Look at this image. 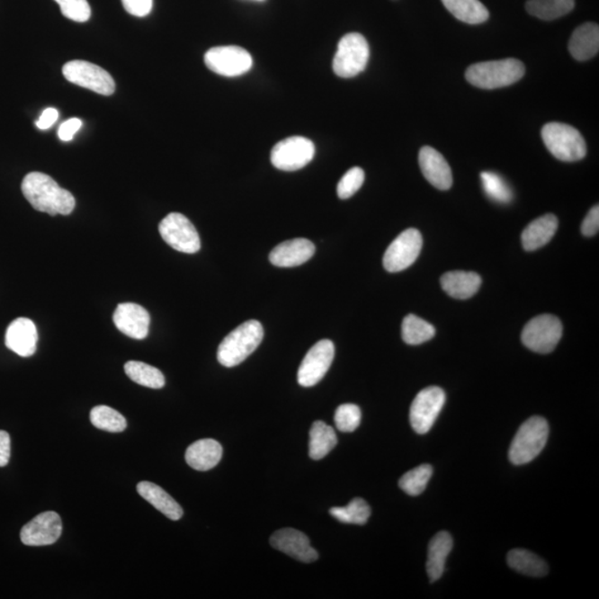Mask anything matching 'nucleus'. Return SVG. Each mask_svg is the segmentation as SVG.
Listing matches in <instances>:
<instances>
[{
    "label": "nucleus",
    "mask_w": 599,
    "mask_h": 599,
    "mask_svg": "<svg viewBox=\"0 0 599 599\" xmlns=\"http://www.w3.org/2000/svg\"><path fill=\"white\" fill-rule=\"evenodd\" d=\"M563 326L559 317L550 315L539 316L527 323L522 332V342L536 353L553 352L562 339Z\"/></svg>",
    "instance_id": "7"
},
{
    "label": "nucleus",
    "mask_w": 599,
    "mask_h": 599,
    "mask_svg": "<svg viewBox=\"0 0 599 599\" xmlns=\"http://www.w3.org/2000/svg\"><path fill=\"white\" fill-rule=\"evenodd\" d=\"M570 55L578 61L592 59L599 50V27L597 23L586 22L575 30L570 37Z\"/></svg>",
    "instance_id": "22"
},
{
    "label": "nucleus",
    "mask_w": 599,
    "mask_h": 599,
    "mask_svg": "<svg viewBox=\"0 0 599 599\" xmlns=\"http://www.w3.org/2000/svg\"><path fill=\"white\" fill-rule=\"evenodd\" d=\"M433 474V468L429 464H423L408 470L398 481L402 491L411 496H420L426 488Z\"/></svg>",
    "instance_id": "35"
},
{
    "label": "nucleus",
    "mask_w": 599,
    "mask_h": 599,
    "mask_svg": "<svg viewBox=\"0 0 599 599\" xmlns=\"http://www.w3.org/2000/svg\"><path fill=\"white\" fill-rule=\"evenodd\" d=\"M137 491L164 515L173 521H178L183 515V507L171 497L164 488L150 482H140L137 485Z\"/></svg>",
    "instance_id": "25"
},
{
    "label": "nucleus",
    "mask_w": 599,
    "mask_h": 599,
    "mask_svg": "<svg viewBox=\"0 0 599 599\" xmlns=\"http://www.w3.org/2000/svg\"><path fill=\"white\" fill-rule=\"evenodd\" d=\"M159 232L165 244L183 254H197L201 248L196 228L182 213L173 212L166 216L160 222Z\"/></svg>",
    "instance_id": "8"
},
{
    "label": "nucleus",
    "mask_w": 599,
    "mask_h": 599,
    "mask_svg": "<svg viewBox=\"0 0 599 599\" xmlns=\"http://www.w3.org/2000/svg\"><path fill=\"white\" fill-rule=\"evenodd\" d=\"M335 348L330 340H321L308 350L298 371V382L311 388L321 381L335 359Z\"/></svg>",
    "instance_id": "14"
},
{
    "label": "nucleus",
    "mask_w": 599,
    "mask_h": 599,
    "mask_svg": "<svg viewBox=\"0 0 599 599\" xmlns=\"http://www.w3.org/2000/svg\"><path fill=\"white\" fill-rule=\"evenodd\" d=\"M66 18L77 22H85L92 16L87 0H55Z\"/></svg>",
    "instance_id": "39"
},
{
    "label": "nucleus",
    "mask_w": 599,
    "mask_h": 599,
    "mask_svg": "<svg viewBox=\"0 0 599 599\" xmlns=\"http://www.w3.org/2000/svg\"><path fill=\"white\" fill-rule=\"evenodd\" d=\"M316 155L315 144L308 138L289 137L271 151V163L282 171H297L310 164Z\"/></svg>",
    "instance_id": "10"
},
{
    "label": "nucleus",
    "mask_w": 599,
    "mask_h": 599,
    "mask_svg": "<svg viewBox=\"0 0 599 599\" xmlns=\"http://www.w3.org/2000/svg\"><path fill=\"white\" fill-rule=\"evenodd\" d=\"M418 163L425 178L433 187L439 190H449L453 184V174L451 166L439 151L430 146L423 147L418 155Z\"/></svg>",
    "instance_id": "18"
},
{
    "label": "nucleus",
    "mask_w": 599,
    "mask_h": 599,
    "mask_svg": "<svg viewBox=\"0 0 599 599\" xmlns=\"http://www.w3.org/2000/svg\"><path fill=\"white\" fill-rule=\"evenodd\" d=\"M435 335V327L431 323L415 315L404 317L402 323V337L407 344L420 345L430 341Z\"/></svg>",
    "instance_id": "32"
},
{
    "label": "nucleus",
    "mask_w": 599,
    "mask_h": 599,
    "mask_svg": "<svg viewBox=\"0 0 599 599\" xmlns=\"http://www.w3.org/2000/svg\"><path fill=\"white\" fill-rule=\"evenodd\" d=\"M423 237L421 232L407 229L389 246L383 256V265L388 273H396L411 266L421 254Z\"/></svg>",
    "instance_id": "12"
},
{
    "label": "nucleus",
    "mask_w": 599,
    "mask_h": 599,
    "mask_svg": "<svg viewBox=\"0 0 599 599\" xmlns=\"http://www.w3.org/2000/svg\"><path fill=\"white\" fill-rule=\"evenodd\" d=\"M38 333L35 323L27 317H18L11 323L4 337V344L9 350L22 358L35 354Z\"/></svg>",
    "instance_id": "20"
},
{
    "label": "nucleus",
    "mask_w": 599,
    "mask_h": 599,
    "mask_svg": "<svg viewBox=\"0 0 599 599\" xmlns=\"http://www.w3.org/2000/svg\"><path fill=\"white\" fill-rule=\"evenodd\" d=\"M256 2H264V0H256Z\"/></svg>",
    "instance_id": "45"
},
{
    "label": "nucleus",
    "mask_w": 599,
    "mask_h": 599,
    "mask_svg": "<svg viewBox=\"0 0 599 599\" xmlns=\"http://www.w3.org/2000/svg\"><path fill=\"white\" fill-rule=\"evenodd\" d=\"M123 7L130 15L145 17L149 15L152 9V0H122Z\"/></svg>",
    "instance_id": "40"
},
{
    "label": "nucleus",
    "mask_w": 599,
    "mask_h": 599,
    "mask_svg": "<svg viewBox=\"0 0 599 599\" xmlns=\"http://www.w3.org/2000/svg\"><path fill=\"white\" fill-rule=\"evenodd\" d=\"M524 75L525 66L522 61L507 58L469 66L465 77L474 87L498 89L517 83Z\"/></svg>",
    "instance_id": "3"
},
{
    "label": "nucleus",
    "mask_w": 599,
    "mask_h": 599,
    "mask_svg": "<svg viewBox=\"0 0 599 599\" xmlns=\"http://www.w3.org/2000/svg\"><path fill=\"white\" fill-rule=\"evenodd\" d=\"M453 549V539L448 532H440L433 537L429 545L426 570L431 582H436L445 570L446 559Z\"/></svg>",
    "instance_id": "26"
},
{
    "label": "nucleus",
    "mask_w": 599,
    "mask_h": 599,
    "mask_svg": "<svg viewBox=\"0 0 599 599\" xmlns=\"http://www.w3.org/2000/svg\"><path fill=\"white\" fill-rule=\"evenodd\" d=\"M362 413L355 404H342L336 408L335 422L336 429L344 432H354L360 426Z\"/></svg>",
    "instance_id": "37"
},
{
    "label": "nucleus",
    "mask_w": 599,
    "mask_h": 599,
    "mask_svg": "<svg viewBox=\"0 0 599 599\" xmlns=\"http://www.w3.org/2000/svg\"><path fill=\"white\" fill-rule=\"evenodd\" d=\"M559 219L545 215L532 221L522 233V244L526 251H535L548 245L558 231Z\"/></svg>",
    "instance_id": "23"
},
{
    "label": "nucleus",
    "mask_w": 599,
    "mask_h": 599,
    "mask_svg": "<svg viewBox=\"0 0 599 599\" xmlns=\"http://www.w3.org/2000/svg\"><path fill=\"white\" fill-rule=\"evenodd\" d=\"M222 446L212 439L194 442L185 451V460L190 468L196 470H206L216 468L222 459Z\"/></svg>",
    "instance_id": "21"
},
{
    "label": "nucleus",
    "mask_w": 599,
    "mask_h": 599,
    "mask_svg": "<svg viewBox=\"0 0 599 599\" xmlns=\"http://www.w3.org/2000/svg\"><path fill=\"white\" fill-rule=\"evenodd\" d=\"M370 58V47L365 37L351 32L341 38L333 59V71L341 78H353L362 73Z\"/></svg>",
    "instance_id": "6"
},
{
    "label": "nucleus",
    "mask_w": 599,
    "mask_h": 599,
    "mask_svg": "<svg viewBox=\"0 0 599 599\" xmlns=\"http://www.w3.org/2000/svg\"><path fill=\"white\" fill-rule=\"evenodd\" d=\"M482 279L478 273L451 271L442 275L441 285L450 297L459 300L472 298L481 288Z\"/></svg>",
    "instance_id": "24"
},
{
    "label": "nucleus",
    "mask_w": 599,
    "mask_h": 599,
    "mask_svg": "<svg viewBox=\"0 0 599 599\" xmlns=\"http://www.w3.org/2000/svg\"><path fill=\"white\" fill-rule=\"evenodd\" d=\"M575 7V0H529L526 11L541 21H554L568 15Z\"/></svg>",
    "instance_id": "30"
},
{
    "label": "nucleus",
    "mask_w": 599,
    "mask_h": 599,
    "mask_svg": "<svg viewBox=\"0 0 599 599\" xmlns=\"http://www.w3.org/2000/svg\"><path fill=\"white\" fill-rule=\"evenodd\" d=\"M125 372L131 381L149 389H163L165 375L161 371L139 361H130L125 364Z\"/></svg>",
    "instance_id": "31"
},
{
    "label": "nucleus",
    "mask_w": 599,
    "mask_h": 599,
    "mask_svg": "<svg viewBox=\"0 0 599 599\" xmlns=\"http://www.w3.org/2000/svg\"><path fill=\"white\" fill-rule=\"evenodd\" d=\"M507 563L516 572L532 577H543L549 573V566L540 556L527 550H513L507 555Z\"/></svg>",
    "instance_id": "28"
},
{
    "label": "nucleus",
    "mask_w": 599,
    "mask_h": 599,
    "mask_svg": "<svg viewBox=\"0 0 599 599\" xmlns=\"http://www.w3.org/2000/svg\"><path fill=\"white\" fill-rule=\"evenodd\" d=\"M113 323L123 335L132 339L144 340L149 333L150 316L139 304L121 303L113 313Z\"/></svg>",
    "instance_id": "17"
},
{
    "label": "nucleus",
    "mask_w": 599,
    "mask_h": 599,
    "mask_svg": "<svg viewBox=\"0 0 599 599\" xmlns=\"http://www.w3.org/2000/svg\"><path fill=\"white\" fill-rule=\"evenodd\" d=\"M264 336V326L259 321L250 320L242 323L219 345L217 355L219 363L226 368L241 364L258 349Z\"/></svg>",
    "instance_id": "2"
},
{
    "label": "nucleus",
    "mask_w": 599,
    "mask_h": 599,
    "mask_svg": "<svg viewBox=\"0 0 599 599\" xmlns=\"http://www.w3.org/2000/svg\"><path fill=\"white\" fill-rule=\"evenodd\" d=\"M549 433V423L544 417L532 416L523 423L512 442L511 462L515 465L532 462L548 443Z\"/></svg>",
    "instance_id": "5"
},
{
    "label": "nucleus",
    "mask_w": 599,
    "mask_h": 599,
    "mask_svg": "<svg viewBox=\"0 0 599 599\" xmlns=\"http://www.w3.org/2000/svg\"><path fill=\"white\" fill-rule=\"evenodd\" d=\"M336 444L335 431L330 425L322 421L313 423L310 430V445H308V454L312 460L326 458Z\"/></svg>",
    "instance_id": "29"
},
{
    "label": "nucleus",
    "mask_w": 599,
    "mask_h": 599,
    "mask_svg": "<svg viewBox=\"0 0 599 599\" xmlns=\"http://www.w3.org/2000/svg\"><path fill=\"white\" fill-rule=\"evenodd\" d=\"M11 459V436L6 431H0V468H4Z\"/></svg>",
    "instance_id": "43"
},
{
    "label": "nucleus",
    "mask_w": 599,
    "mask_h": 599,
    "mask_svg": "<svg viewBox=\"0 0 599 599\" xmlns=\"http://www.w3.org/2000/svg\"><path fill=\"white\" fill-rule=\"evenodd\" d=\"M22 192L33 209L50 216H68L76 206L73 194L42 173L28 174L22 180Z\"/></svg>",
    "instance_id": "1"
},
{
    "label": "nucleus",
    "mask_w": 599,
    "mask_h": 599,
    "mask_svg": "<svg viewBox=\"0 0 599 599\" xmlns=\"http://www.w3.org/2000/svg\"><path fill=\"white\" fill-rule=\"evenodd\" d=\"M270 544L299 562L313 563L318 559L317 551L312 548L310 540L297 530L283 529L275 532L271 536Z\"/></svg>",
    "instance_id": "16"
},
{
    "label": "nucleus",
    "mask_w": 599,
    "mask_h": 599,
    "mask_svg": "<svg viewBox=\"0 0 599 599\" xmlns=\"http://www.w3.org/2000/svg\"><path fill=\"white\" fill-rule=\"evenodd\" d=\"M448 11L459 21L479 25L487 21L489 13L479 0H442Z\"/></svg>",
    "instance_id": "27"
},
{
    "label": "nucleus",
    "mask_w": 599,
    "mask_h": 599,
    "mask_svg": "<svg viewBox=\"0 0 599 599\" xmlns=\"http://www.w3.org/2000/svg\"><path fill=\"white\" fill-rule=\"evenodd\" d=\"M63 74L69 83L93 90L103 96H111L115 93V80L112 79L111 74L102 67L88 63V61H69L64 66Z\"/></svg>",
    "instance_id": "9"
},
{
    "label": "nucleus",
    "mask_w": 599,
    "mask_h": 599,
    "mask_svg": "<svg viewBox=\"0 0 599 599\" xmlns=\"http://www.w3.org/2000/svg\"><path fill=\"white\" fill-rule=\"evenodd\" d=\"M63 532L61 518L55 512L37 515L22 527L21 540L27 546H46L56 543Z\"/></svg>",
    "instance_id": "15"
},
{
    "label": "nucleus",
    "mask_w": 599,
    "mask_h": 599,
    "mask_svg": "<svg viewBox=\"0 0 599 599\" xmlns=\"http://www.w3.org/2000/svg\"><path fill=\"white\" fill-rule=\"evenodd\" d=\"M59 117V112L55 108H47L40 119L36 121V126L40 128V130H49L54 123L57 121V119Z\"/></svg>",
    "instance_id": "44"
},
{
    "label": "nucleus",
    "mask_w": 599,
    "mask_h": 599,
    "mask_svg": "<svg viewBox=\"0 0 599 599\" xmlns=\"http://www.w3.org/2000/svg\"><path fill=\"white\" fill-rule=\"evenodd\" d=\"M204 64L213 73L225 77H237L248 73L254 60L248 51L237 46L213 47L204 55Z\"/></svg>",
    "instance_id": "11"
},
{
    "label": "nucleus",
    "mask_w": 599,
    "mask_h": 599,
    "mask_svg": "<svg viewBox=\"0 0 599 599\" xmlns=\"http://www.w3.org/2000/svg\"><path fill=\"white\" fill-rule=\"evenodd\" d=\"M90 422L97 429L111 433H121L127 427L126 418L106 406L94 407L90 412Z\"/></svg>",
    "instance_id": "34"
},
{
    "label": "nucleus",
    "mask_w": 599,
    "mask_h": 599,
    "mask_svg": "<svg viewBox=\"0 0 599 599\" xmlns=\"http://www.w3.org/2000/svg\"><path fill=\"white\" fill-rule=\"evenodd\" d=\"M445 393L437 387L423 389L413 401L410 421L418 434H426L434 425L445 404Z\"/></svg>",
    "instance_id": "13"
},
{
    "label": "nucleus",
    "mask_w": 599,
    "mask_h": 599,
    "mask_svg": "<svg viewBox=\"0 0 599 599\" xmlns=\"http://www.w3.org/2000/svg\"><path fill=\"white\" fill-rule=\"evenodd\" d=\"M316 246L304 237L289 240L271 251L270 263L279 268H293L306 264L315 255Z\"/></svg>",
    "instance_id": "19"
},
{
    "label": "nucleus",
    "mask_w": 599,
    "mask_h": 599,
    "mask_svg": "<svg viewBox=\"0 0 599 599\" xmlns=\"http://www.w3.org/2000/svg\"><path fill=\"white\" fill-rule=\"evenodd\" d=\"M83 126V121L78 118H71L69 121L61 123L58 130V137L60 140L70 141L74 139V136L80 130Z\"/></svg>",
    "instance_id": "42"
},
{
    "label": "nucleus",
    "mask_w": 599,
    "mask_h": 599,
    "mask_svg": "<svg viewBox=\"0 0 599 599\" xmlns=\"http://www.w3.org/2000/svg\"><path fill=\"white\" fill-rule=\"evenodd\" d=\"M330 514L344 524L364 525L371 516V508L364 499L356 497L344 507H332Z\"/></svg>",
    "instance_id": "33"
},
{
    "label": "nucleus",
    "mask_w": 599,
    "mask_h": 599,
    "mask_svg": "<svg viewBox=\"0 0 599 599\" xmlns=\"http://www.w3.org/2000/svg\"><path fill=\"white\" fill-rule=\"evenodd\" d=\"M546 148L556 159L574 163L587 154L586 142L581 132L562 122H550L541 130Z\"/></svg>",
    "instance_id": "4"
},
{
    "label": "nucleus",
    "mask_w": 599,
    "mask_h": 599,
    "mask_svg": "<svg viewBox=\"0 0 599 599\" xmlns=\"http://www.w3.org/2000/svg\"><path fill=\"white\" fill-rule=\"evenodd\" d=\"M365 179L364 171L354 166L346 173L337 184L336 192L340 199L345 200L354 196L362 187Z\"/></svg>",
    "instance_id": "38"
},
{
    "label": "nucleus",
    "mask_w": 599,
    "mask_h": 599,
    "mask_svg": "<svg viewBox=\"0 0 599 599\" xmlns=\"http://www.w3.org/2000/svg\"><path fill=\"white\" fill-rule=\"evenodd\" d=\"M599 230V207L592 208L586 218L584 219L582 225V233L585 237H593L597 235Z\"/></svg>",
    "instance_id": "41"
},
{
    "label": "nucleus",
    "mask_w": 599,
    "mask_h": 599,
    "mask_svg": "<svg viewBox=\"0 0 599 599\" xmlns=\"http://www.w3.org/2000/svg\"><path fill=\"white\" fill-rule=\"evenodd\" d=\"M482 185L488 198L498 203H510L513 200V192L501 175L485 171L481 174Z\"/></svg>",
    "instance_id": "36"
}]
</instances>
